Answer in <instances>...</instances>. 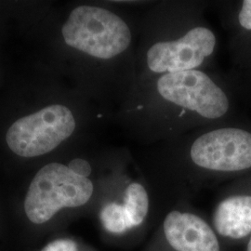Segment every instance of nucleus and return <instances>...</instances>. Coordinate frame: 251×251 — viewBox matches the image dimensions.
Wrapping results in <instances>:
<instances>
[{"instance_id":"nucleus-11","label":"nucleus","mask_w":251,"mask_h":251,"mask_svg":"<svg viewBox=\"0 0 251 251\" xmlns=\"http://www.w3.org/2000/svg\"><path fill=\"white\" fill-rule=\"evenodd\" d=\"M236 25L243 29L251 30V0H244L239 4Z\"/></svg>"},{"instance_id":"nucleus-12","label":"nucleus","mask_w":251,"mask_h":251,"mask_svg":"<svg viewBox=\"0 0 251 251\" xmlns=\"http://www.w3.org/2000/svg\"><path fill=\"white\" fill-rule=\"evenodd\" d=\"M67 166L71 171L76 173L77 175H80V176L86 177V178H89V176H90V174L92 172V167H91L90 162L88 161L87 159H84L81 157L74 158L69 162V164Z\"/></svg>"},{"instance_id":"nucleus-13","label":"nucleus","mask_w":251,"mask_h":251,"mask_svg":"<svg viewBox=\"0 0 251 251\" xmlns=\"http://www.w3.org/2000/svg\"><path fill=\"white\" fill-rule=\"evenodd\" d=\"M41 251H78L77 246L71 239H57L48 244Z\"/></svg>"},{"instance_id":"nucleus-5","label":"nucleus","mask_w":251,"mask_h":251,"mask_svg":"<svg viewBox=\"0 0 251 251\" xmlns=\"http://www.w3.org/2000/svg\"><path fill=\"white\" fill-rule=\"evenodd\" d=\"M94 184L68 166L50 163L31 181L25 200L27 218L33 224L47 223L63 208H75L90 202Z\"/></svg>"},{"instance_id":"nucleus-8","label":"nucleus","mask_w":251,"mask_h":251,"mask_svg":"<svg viewBox=\"0 0 251 251\" xmlns=\"http://www.w3.org/2000/svg\"><path fill=\"white\" fill-rule=\"evenodd\" d=\"M213 224L221 235L240 239L251 233V195H233L217 205Z\"/></svg>"},{"instance_id":"nucleus-7","label":"nucleus","mask_w":251,"mask_h":251,"mask_svg":"<svg viewBox=\"0 0 251 251\" xmlns=\"http://www.w3.org/2000/svg\"><path fill=\"white\" fill-rule=\"evenodd\" d=\"M164 233L175 251H221L210 226L194 213L172 210L165 218Z\"/></svg>"},{"instance_id":"nucleus-1","label":"nucleus","mask_w":251,"mask_h":251,"mask_svg":"<svg viewBox=\"0 0 251 251\" xmlns=\"http://www.w3.org/2000/svg\"><path fill=\"white\" fill-rule=\"evenodd\" d=\"M233 110L227 84L214 70L168 73L137 80L117 119L143 146L227 121Z\"/></svg>"},{"instance_id":"nucleus-4","label":"nucleus","mask_w":251,"mask_h":251,"mask_svg":"<svg viewBox=\"0 0 251 251\" xmlns=\"http://www.w3.org/2000/svg\"><path fill=\"white\" fill-rule=\"evenodd\" d=\"M148 154L170 169L228 174L251 169V130L227 121L150 145Z\"/></svg>"},{"instance_id":"nucleus-2","label":"nucleus","mask_w":251,"mask_h":251,"mask_svg":"<svg viewBox=\"0 0 251 251\" xmlns=\"http://www.w3.org/2000/svg\"><path fill=\"white\" fill-rule=\"evenodd\" d=\"M149 1H120L122 9L81 4L62 26L63 43L91 67L93 89L121 105L137 81L136 50L140 24Z\"/></svg>"},{"instance_id":"nucleus-3","label":"nucleus","mask_w":251,"mask_h":251,"mask_svg":"<svg viewBox=\"0 0 251 251\" xmlns=\"http://www.w3.org/2000/svg\"><path fill=\"white\" fill-rule=\"evenodd\" d=\"M210 1L157 0L144 8L136 50L137 80L168 73L213 70L218 36L206 18Z\"/></svg>"},{"instance_id":"nucleus-10","label":"nucleus","mask_w":251,"mask_h":251,"mask_svg":"<svg viewBox=\"0 0 251 251\" xmlns=\"http://www.w3.org/2000/svg\"><path fill=\"white\" fill-rule=\"evenodd\" d=\"M100 219L103 228L110 233H124L130 229L123 206L119 202H110L103 206Z\"/></svg>"},{"instance_id":"nucleus-14","label":"nucleus","mask_w":251,"mask_h":251,"mask_svg":"<svg viewBox=\"0 0 251 251\" xmlns=\"http://www.w3.org/2000/svg\"><path fill=\"white\" fill-rule=\"evenodd\" d=\"M248 251H251V237L250 243H249V246H248Z\"/></svg>"},{"instance_id":"nucleus-6","label":"nucleus","mask_w":251,"mask_h":251,"mask_svg":"<svg viewBox=\"0 0 251 251\" xmlns=\"http://www.w3.org/2000/svg\"><path fill=\"white\" fill-rule=\"evenodd\" d=\"M78 117L73 108L54 103L14 121L6 133L9 150L33 158L58 148L76 133Z\"/></svg>"},{"instance_id":"nucleus-9","label":"nucleus","mask_w":251,"mask_h":251,"mask_svg":"<svg viewBox=\"0 0 251 251\" xmlns=\"http://www.w3.org/2000/svg\"><path fill=\"white\" fill-rule=\"evenodd\" d=\"M121 205L130 228L142 225L148 215L150 197L142 182H129L123 193Z\"/></svg>"}]
</instances>
